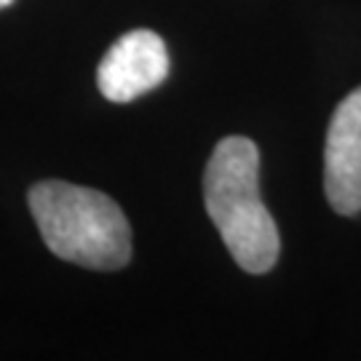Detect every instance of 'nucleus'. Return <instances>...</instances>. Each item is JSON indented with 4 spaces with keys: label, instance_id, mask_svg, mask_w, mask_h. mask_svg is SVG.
I'll return each mask as SVG.
<instances>
[{
    "label": "nucleus",
    "instance_id": "obj_1",
    "mask_svg": "<svg viewBox=\"0 0 361 361\" xmlns=\"http://www.w3.org/2000/svg\"><path fill=\"white\" fill-rule=\"evenodd\" d=\"M204 204L235 265L255 276L271 271L281 238L259 195V150L249 137L217 142L204 171Z\"/></svg>",
    "mask_w": 361,
    "mask_h": 361
},
{
    "label": "nucleus",
    "instance_id": "obj_2",
    "mask_svg": "<svg viewBox=\"0 0 361 361\" xmlns=\"http://www.w3.org/2000/svg\"><path fill=\"white\" fill-rule=\"evenodd\" d=\"M30 212L46 246L59 259L91 271H118L131 259V228L110 195L73 182L30 188Z\"/></svg>",
    "mask_w": 361,
    "mask_h": 361
},
{
    "label": "nucleus",
    "instance_id": "obj_3",
    "mask_svg": "<svg viewBox=\"0 0 361 361\" xmlns=\"http://www.w3.org/2000/svg\"><path fill=\"white\" fill-rule=\"evenodd\" d=\"M169 75V49L153 30H131L104 51L97 86L110 102H131Z\"/></svg>",
    "mask_w": 361,
    "mask_h": 361
},
{
    "label": "nucleus",
    "instance_id": "obj_4",
    "mask_svg": "<svg viewBox=\"0 0 361 361\" xmlns=\"http://www.w3.org/2000/svg\"><path fill=\"white\" fill-rule=\"evenodd\" d=\"M324 193L343 217L361 212V86L337 104L324 145Z\"/></svg>",
    "mask_w": 361,
    "mask_h": 361
},
{
    "label": "nucleus",
    "instance_id": "obj_5",
    "mask_svg": "<svg viewBox=\"0 0 361 361\" xmlns=\"http://www.w3.org/2000/svg\"><path fill=\"white\" fill-rule=\"evenodd\" d=\"M13 0H0V8H6V6H11Z\"/></svg>",
    "mask_w": 361,
    "mask_h": 361
}]
</instances>
